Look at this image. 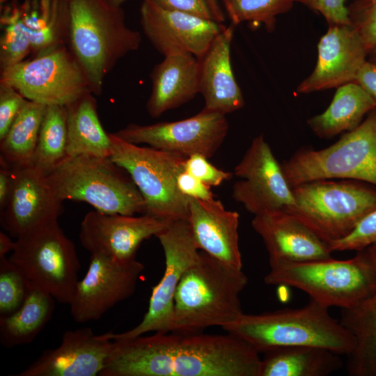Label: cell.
Returning a JSON list of instances; mask_svg holds the SVG:
<instances>
[{
  "instance_id": "1",
  "label": "cell",
  "mask_w": 376,
  "mask_h": 376,
  "mask_svg": "<svg viewBox=\"0 0 376 376\" xmlns=\"http://www.w3.org/2000/svg\"><path fill=\"white\" fill-rule=\"evenodd\" d=\"M261 359L227 332H155L112 340L99 376H259Z\"/></svg>"
},
{
  "instance_id": "2",
  "label": "cell",
  "mask_w": 376,
  "mask_h": 376,
  "mask_svg": "<svg viewBox=\"0 0 376 376\" xmlns=\"http://www.w3.org/2000/svg\"><path fill=\"white\" fill-rule=\"evenodd\" d=\"M247 283L242 268L200 251L177 288L169 332L198 333L235 322L244 313L240 296Z\"/></svg>"
},
{
  "instance_id": "3",
  "label": "cell",
  "mask_w": 376,
  "mask_h": 376,
  "mask_svg": "<svg viewBox=\"0 0 376 376\" xmlns=\"http://www.w3.org/2000/svg\"><path fill=\"white\" fill-rule=\"evenodd\" d=\"M65 40L81 66L93 95L117 62L137 50L141 35L125 22L121 6L107 0H65Z\"/></svg>"
},
{
  "instance_id": "4",
  "label": "cell",
  "mask_w": 376,
  "mask_h": 376,
  "mask_svg": "<svg viewBox=\"0 0 376 376\" xmlns=\"http://www.w3.org/2000/svg\"><path fill=\"white\" fill-rule=\"evenodd\" d=\"M329 308L311 299L297 308L244 313L237 321L222 329L246 341L260 354L279 347L313 346L347 356L354 349L355 339L331 315Z\"/></svg>"
},
{
  "instance_id": "5",
  "label": "cell",
  "mask_w": 376,
  "mask_h": 376,
  "mask_svg": "<svg viewBox=\"0 0 376 376\" xmlns=\"http://www.w3.org/2000/svg\"><path fill=\"white\" fill-rule=\"evenodd\" d=\"M357 251L347 260L271 264L264 281L300 290L329 308L351 309L376 293V243Z\"/></svg>"
},
{
  "instance_id": "6",
  "label": "cell",
  "mask_w": 376,
  "mask_h": 376,
  "mask_svg": "<svg viewBox=\"0 0 376 376\" xmlns=\"http://www.w3.org/2000/svg\"><path fill=\"white\" fill-rule=\"evenodd\" d=\"M294 205L284 211L327 242L341 240L376 210V187L354 180L309 181L292 187Z\"/></svg>"
},
{
  "instance_id": "7",
  "label": "cell",
  "mask_w": 376,
  "mask_h": 376,
  "mask_svg": "<svg viewBox=\"0 0 376 376\" xmlns=\"http://www.w3.org/2000/svg\"><path fill=\"white\" fill-rule=\"evenodd\" d=\"M125 172L110 157L80 155L68 157L46 178L62 202L82 201L109 214L145 213L143 198Z\"/></svg>"
},
{
  "instance_id": "8",
  "label": "cell",
  "mask_w": 376,
  "mask_h": 376,
  "mask_svg": "<svg viewBox=\"0 0 376 376\" xmlns=\"http://www.w3.org/2000/svg\"><path fill=\"white\" fill-rule=\"evenodd\" d=\"M281 167L291 187L327 179L354 180L376 187V108L333 145L320 150L300 148Z\"/></svg>"
},
{
  "instance_id": "9",
  "label": "cell",
  "mask_w": 376,
  "mask_h": 376,
  "mask_svg": "<svg viewBox=\"0 0 376 376\" xmlns=\"http://www.w3.org/2000/svg\"><path fill=\"white\" fill-rule=\"evenodd\" d=\"M110 138V158L136 186L145 203L144 214L171 221L187 220L190 198L177 187L187 157L131 143L113 133Z\"/></svg>"
},
{
  "instance_id": "10",
  "label": "cell",
  "mask_w": 376,
  "mask_h": 376,
  "mask_svg": "<svg viewBox=\"0 0 376 376\" xmlns=\"http://www.w3.org/2000/svg\"><path fill=\"white\" fill-rule=\"evenodd\" d=\"M8 259L22 272L31 287L47 292L59 303H70L81 265L76 248L58 219L17 237Z\"/></svg>"
},
{
  "instance_id": "11",
  "label": "cell",
  "mask_w": 376,
  "mask_h": 376,
  "mask_svg": "<svg viewBox=\"0 0 376 376\" xmlns=\"http://www.w3.org/2000/svg\"><path fill=\"white\" fill-rule=\"evenodd\" d=\"M0 83L45 105L68 106L92 93L86 75L64 45L1 70Z\"/></svg>"
},
{
  "instance_id": "12",
  "label": "cell",
  "mask_w": 376,
  "mask_h": 376,
  "mask_svg": "<svg viewBox=\"0 0 376 376\" xmlns=\"http://www.w3.org/2000/svg\"><path fill=\"white\" fill-rule=\"evenodd\" d=\"M156 237L164 253L165 269L152 288L148 311L132 329L120 334H104L109 340H127L148 332H169L177 288L183 274L196 260L200 251L187 220L172 221Z\"/></svg>"
},
{
  "instance_id": "13",
  "label": "cell",
  "mask_w": 376,
  "mask_h": 376,
  "mask_svg": "<svg viewBox=\"0 0 376 376\" xmlns=\"http://www.w3.org/2000/svg\"><path fill=\"white\" fill-rule=\"evenodd\" d=\"M228 131L225 115L203 109L188 118L150 125L131 123L113 134L131 143L148 144L185 157L201 154L210 158L221 146Z\"/></svg>"
},
{
  "instance_id": "14",
  "label": "cell",
  "mask_w": 376,
  "mask_h": 376,
  "mask_svg": "<svg viewBox=\"0 0 376 376\" xmlns=\"http://www.w3.org/2000/svg\"><path fill=\"white\" fill-rule=\"evenodd\" d=\"M144 265L136 259L120 261L91 254L88 271L79 281L69 304L75 321L97 320L134 292Z\"/></svg>"
},
{
  "instance_id": "15",
  "label": "cell",
  "mask_w": 376,
  "mask_h": 376,
  "mask_svg": "<svg viewBox=\"0 0 376 376\" xmlns=\"http://www.w3.org/2000/svg\"><path fill=\"white\" fill-rule=\"evenodd\" d=\"M234 174L240 180L234 184L232 196L254 215L294 205L292 187L263 135L253 139Z\"/></svg>"
},
{
  "instance_id": "16",
  "label": "cell",
  "mask_w": 376,
  "mask_h": 376,
  "mask_svg": "<svg viewBox=\"0 0 376 376\" xmlns=\"http://www.w3.org/2000/svg\"><path fill=\"white\" fill-rule=\"evenodd\" d=\"M140 23L146 37L164 56L182 52L198 59L226 28L222 23L164 8L149 0H142Z\"/></svg>"
},
{
  "instance_id": "17",
  "label": "cell",
  "mask_w": 376,
  "mask_h": 376,
  "mask_svg": "<svg viewBox=\"0 0 376 376\" xmlns=\"http://www.w3.org/2000/svg\"><path fill=\"white\" fill-rule=\"evenodd\" d=\"M171 222L146 214L135 217L95 210L84 216L79 238L91 254L129 261L136 259L137 250L144 240L157 236Z\"/></svg>"
},
{
  "instance_id": "18",
  "label": "cell",
  "mask_w": 376,
  "mask_h": 376,
  "mask_svg": "<svg viewBox=\"0 0 376 376\" xmlns=\"http://www.w3.org/2000/svg\"><path fill=\"white\" fill-rule=\"evenodd\" d=\"M12 187L1 212V225L16 239L63 212L62 201L54 194L46 175L33 165L10 168Z\"/></svg>"
},
{
  "instance_id": "19",
  "label": "cell",
  "mask_w": 376,
  "mask_h": 376,
  "mask_svg": "<svg viewBox=\"0 0 376 376\" xmlns=\"http://www.w3.org/2000/svg\"><path fill=\"white\" fill-rule=\"evenodd\" d=\"M368 56L361 39L350 25L329 26L318 45L315 66L297 92L310 93L354 81Z\"/></svg>"
},
{
  "instance_id": "20",
  "label": "cell",
  "mask_w": 376,
  "mask_h": 376,
  "mask_svg": "<svg viewBox=\"0 0 376 376\" xmlns=\"http://www.w3.org/2000/svg\"><path fill=\"white\" fill-rule=\"evenodd\" d=\"M112 340L89 327L63 333L61 345L42 354L17 376H96L102 370Z\"/></svg>"
},
{
  "instance_id": "21",
  "label": "cell",
  "mask_w": 376,
  "mask_h": 376,
  "mask_svg": "<svg viewBox=\"0 0 376 376\" xmlns=\"http://www.w3.org/2000/svg\"><path fill=\"white\" fill-rule=\"evenodd\" d=\"M251 225L264 242L269 265L308 262L332 257L327 242L283 210L254 215Z\"/></svg>"
},
{
  "instance_id": "22",
  "label": "cell",
  "mask_w": 376,
  "mask_h": 376,
  "mask_svg": "<svg viewBox=\"0 0 376 376\" xmlns=\"http://www.w3.org/2000/svg\"><path fill=\"white\" fill-rule=\"evenodd\" d=\"M187 221L198 249L230 265L242 268L239 244L240 214L213 198L189 199Z\"/></svg>"
},
{
  "instance_id": "23",
  "label": "cell",
  "mask_w": 376,
  "mask_h": 376,
  "mask_svg": "<svg viewBox=\"0 0 376 376\" xmlns=\"http://www.w3.org/2000/svg\"><path fill=\"white\" fill-rule=\"evenodd\" d=\"M235 27L231 24L226 26L198 59V89L205 102L203 109L225 116L244 105L230 60Z\"/></svg>"
},
{
  "instance_id": "24",
  "label": "cell",
  "mask_w": 376,
  "mask_h": 376,
  "mask_svg": "<svg viewBox=\"0 0 376 376\" xmlns=\"http://www.w3.org/2000/svg\"><path fill=\"white\" fill-rule=\"evenodd\" d=\"M151 93L146 109L152 118L192 100L199 93V62L188 53H173L164 56L150 73Z\"/></svg>"
},
{
  "instance_id": "25",
  "label": "cell",
  "mask_w": 376,
  "mask_h": 376,
  "mask_svg": "<svg viewBox=\"0 0 376 376\" xmlns=\"http://www.w3.org/2000/svg\"><path fill=\"white\" fill-rule=\"evenodd\" d=\"M375 104L369 95L356 82L337 88L327 109L307 120L311 131L321 139H330L357 127Z\"/></svg>"
},
{
  "instance_id": "26",
  "label": "cell",
  "mask_w": 376,
  "mask_h": 376,
  "mask_svg": "<svg viewBox=\"0 0 376 376\" xmlns=\"http://www.w3.org/2000/svg\"><path fill=\"white\" fill-rule=\"evenodd\" d=\"M65 107L68 157H110V133H107L101 125L93 93H88Z\"/></svg>"
},
{
  "instance_id": "27",
  "label": "cell",
  "mask_w": 376,
  "mask_h": 376,
  "mask_svg": "<svg viewBox=\"0 0 376 376\" xmlns=\"http://www.w3.org/2000/svg\"><path fill=\"white\" fill-rule=\"evenodd\" d=\"M340 354L313 346H292L264 353L259 376H327L342 366Z\"/></svg>"
},
{
  "instance_id": "28",
  "label": "cell",
  "mask_w": 376,
  "mask_h": 376,
  "mask_svg": "<svg viewBox=\"0 0 376 376\" xmlns=\"http://www.w3.org/2000/svg\"><path fill=\"white\" fill-rule=\"evenodd\" d=\"M17 7L36 56L64 45L65 0H24Z\"/></svg>"
},
{
  "instance_id": "29",
  "label": "cell",
  "mask_w": 376,
  "mask_h": 376,
  "mask_svg": "<svg viewBox=\"0 0 376 376\" xmlns=\"http://www.w3.org/2000/svg\"><path fill=\"white\" fill-rule=\"evenodd\" d=\"M353 335L355 347L347 355V370L352 376H376V293L347 310L340 321Z\"/></svg>"
},
{
  "instance_id": "30",
  "label": "cell",
  "mask_w": 376,
  "mask_h": 376,
  "mask_svg": "<svg viewBox=\"0 0 376 376\" xmlns=\"http://www.w3.org/2000/svg\"><path fill=\"white\" fill-rule=\"evenodd\" d=\"M55 299L31 286L25 301L15 312L0 317V342L6 347L31 343L51 319Z\"/></svg>"
},
{
  "instance_id": "31",
  "label": "cell",
  "mask_w": 376,
  "mask_h": 376,
  "mask_svg": "<svg viewBox=\"0 0 376 376\" xmlns=\"http://www.w3.org/2000/svg\"><path fill=\"white\" fill-rule=\"evenodd\" d=\"M46 106L26 100L8 132L0 140V162L10 168L32 165Z\"/></svg>"
},
{
  "instance_id": "32",
  "label": "cell",
  "mask_w": 376,
  "mask_h": 376,
  "mask_svg": "<svg viewBox=\"0 0 376 376\" xmlns=\"http://www.w3.org/2000/svg\"><path fill=\"white\" fill-rule=\"evenodd\" d=\"M67 108L47 105L40 125L32 165L45 175L68 157Z\"/></svg>"
},
{
  "instance_id": "33",
  "label": "cell",
  "mask_w": 376,
  "mask_h": 376,
  "mask_svg": "<svg viewBox=\"0 0 376 376\" xmlns=\"http://www.w3.org/2000/svg\"><path fill=\"white\" fill-rule=\"evenodd\" d=\"M230 24L236 26L247 22L253 25L263 24L272 32L276 17L292 9L295 0H221Z\"/></svg>"
},
{
  "instance_id": "34",
  "label": "cell",
  "mask_w": 376,
  "mask_h": 376,
  "mask_svg": "<svg viewBox=\"0 0 376 376\" xmlns=\"http://www.w3.org/2000/svg\"><path fill=\"white\" fill-rule=\"evenodd\" d=\"M1 24L3 27L0 42L1 70L24 61L32 49L29 35L20 18L17 2L4 7Z\"/></svg>"
},
{
  "instance_id": "35",
  "label": "cell",
  "mask_w": 376,
  "mask_h": 376,
  "mask_svg": "<svg viewBox=\"0 0 376 376\" xmlns=\"http://www.w3.org/2000/svg\"><path fill=\"white\" fill-rule=\"evenodd\" d=\"M30 288L22 272L8 258H0V317L19 309Z\"/></svg>"
},
{
  "instance_id": "36",
  "label": "cell",
  "mask_w": 376,
  "mask_h": 376,
  "mask_svg": "<svg viewBox=\"0 0 376 376\" xmlns=\"http://www.w3.org/2000/svg\"><path fill=\"white\" fill-rule=\"evenodd\" d=\"M350 25L368 54L376 46V0H354L347 6Z\"/></svg>"
},
{
  "instance_id": "37",
  "label": "cell",
  "mask_w": 376,
  "mask_h": 376,
  "mask_svg": "<svg viewBox=\"0 0 376 376\" xmlns=\"http://www.w3.org/2000/svg\"><path fill=\"white\" fill-rule=\"evenodd\" d=\"M376 243V210L366 216L345 237L331 242L333 251H358Z\"/></svg>"
},
{
  "instance_id": "38",
  "label": "cell",
  "mask_w": 376,
  "mask_h": 376,
  "mask_svg": "<svg viewBox=\"0 0 376 376\" xmlns=\"http://www.w3.org/2000/svg\"><path fill=\"white\" fill-rule=\"evenodd\" d=\"M167 9L182 11L222 23L225 13L219 0H149Z\"/></svg>"
},
{
  "instance_id": "39",
  "label": "cell",
  "mask_w": 376,
  "mask_h": 376,
  "mask_svg": "<svg viewBox=\"0 0 376 376\" xmlns=\"http://www.w3.org/2000/svg\"><path fill=\"white\" fill-rule=\"evenodd\" d=\"M207 159L201 154H194L187 157L185 171L210 187L219 186L231 178V173L219 169L209 162Z\"/></svg>"
},
{
  "instance_id": "40",
  "label": "cell",
  "mask_w": 376,
  "mask_h": 376,
  "mask_svg": "<svg viewBox=\"0 0 376 376\" xmlns=\"http://www.w3.org/2000/svg\"><path fill=\"white\" fill-rule=\"evenodd\" d=\"M26 100L15 88L0 83V140L8 132Z\"/></svg>"
},
{
  "instance_id": "41",
  "label": "cell",
  "mask_w": 376,
  "mask_h": 376,
  "mask_svg": "<svg viewBox=\"0 0 376 376\" xmlns=\"http://www.w3.org/2000/svg\"><path fill=\"white\" fill-rule=\"evenodd\" d=\"M321 14L329 26L350 25L347 6L349 0H295Z\"/></svg>"
},
{
  "instance_id": "42",
  "label": "cell",
  "mask_w": 376,
  "mask_h": 376,
  "mask_svg": "<svg viewBox=\"0 0 376 376\" xmlns=\"http://www.w3.org/2000/svg\"><path fill=\"white\" fill-rule=\"evenodd\" d=\"M177 187L181 194L189 198L201 201L214 198L210 186L203 183L185 170L178 176Z\"/></svg>"
},
{
  "instance_id": "43",
  "label": "cell",
  "mask_w": 376,
  "mask_h": 376,
  "mask_svg": "<svg viewBox=\"0 0 376 376\" xmlns=\"http://www.w3.org/2000/svg\"><path fill=\"white\" fill-rule=\"evenodd\" d=\"M372 98L376 108V63L367 60L354 80Z\"/></svg>"
},
{
  "instance_id": "44",
  "label": "cell",
  "mask_w": 376,
  "mask_h": 376,
  "mask_svg": "<svg viewBox=\"0 0 376 376\" xmlns=\"http://www.w3.org/2000/svg\"><path fill=\"white\" fill-rule=\"evenodd\" d=\"M12 187V174L9 166L0 162V211L8 199Z\"/></svg>"
},
{
  "instance_id": "45",
  "label": "cell",
  "mask_w": 376,
  "mask_h": 376,
  "mask_svg": "<svg viewBox=\"0 0 376 376\" xmlns=\"http://www.w3.org/2000/svg\"><path fill=\"white\" fill-rule=\"evenodd\" d=\"M15 241H13L4 232H0V258L6 257L9 251L15 248Z\"/></svg>"
},
{
  "instance_id": "46",
  "label": "cell",
  "mask_w": 376,
  "mask_h": 376,
  "mask_svg": "<svg viewBox=\"0 0 376 376\" xmlns=\"http://www.w3.org/2000/svg\"><path fill=\"white\" fill-rule=\"evenodd\" d=\"M368 60L376 63V46L368 54Z\"/></svg>"
},
{
  "instance_id": "47",
  "label": "cell",
  "mask_w": 376,
  "mask_h": 376,
  "mask_svg": "<svg viewBox=\"0 0 376 376\" xmlns=\"http://www.w3.org/2000/svg\"><path fill=\"white\" fill-rule=\"evenodd\" d=\"M107 1L115 6L120 7L122 4L127 0H107Z\"/></svg>"
}]
</instances>
